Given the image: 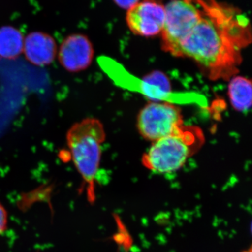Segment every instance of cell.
<instances>
[{"mask_svg":"<svg viewBox=\"0 0 252 252\" xmlns=\"http://www.w3.org/2000/svg\"><path fill=\"white\" fill-rule=\"evenodd\" d=\"M200 11L198 23L172 56L193 60L212 80H230L239 72L242 50L228 28Z\"/></svg>","mask_w":252,"mask_h":252,"instance_id":"cell-1","label":"cell"},{"mask_svg":"<svg viewBox=\"0 0 252 252\" xmlns=\"http://www.w3.org/2000/svg\"><path fill=\"white\" fill-rule=\"evenodd\" d=\"M103 124L87 118L74 124L67 131V143L72 161L86 186L90 203L95 199L94 180L100 165L102 145L105 141Z\"/></svg>","mask_w":252,"mask_h":252,"instance_id":"cell-2","label":"cell"},{"mask_svg":"<svg viewBox=\"0 0 252 252\" xmlns=\"http://www.w3.org/2000/svg\"><path fill=\"white\" fill-rule=\"evenodd\" d=\"M205 142V135L200 127L183 125L170 135L154 142L142 156V164L158 173L177 171L200 150Z\"/></svg>","mask_w":252,"mask_h":252,"instance_id":"cell-3","label":"cell"},{"mask_svg":"<svg viewBox=\"0 0 252 252\" xmlns=\"http://www.w3.org/2000/svg\"><path fill=\"white\" fill-rule=\"evenodd\" d=\"M165 9L162 48L173 55L181 41L198 23L201 11L193 0H170Z\"/></svg>","mask_w":252,"mask_h":252,"instance_id":"cell-4","label":"cell"},{"mask_svg":"<svg viewBox=\"0 0 252 252\" xmlns=\"http://www.w3.org/2000/svg\"><path fill=\"white\" fill-rule=\"evenodd\" d=\"M183 125L182 111L170 102H149L137 116V130L143 138L152 142L170 135Z\"/></svg>","mask_w":252,"mask_h":252,"instance_id":"cell-5","label":"cell"},{"mask_svg":"<svg viewBox=\"0 0 252 252\" xmlns=\"http://www.w3.org/2000/svg\"><path fill=\"white\" fill-rule=\"evenodd\" d=\"M165 19V6L158 0L139 1L126 15L130 31L137 35L147 37L161 33Z\"/></svg>","mask_w":252,"mask_h":252,"instance_id":"cell-6","label":"cell"},{"mask_svg":"<svg viewBox=\"0 0 252 252\" xmlns=\"http://www.w3.org/2000/svg\"><path fill=\"white\" fill-rule=\"evenodd\" d=\"M58 57L60 64L67 72H81L89 68L93 62L94 46L86 34H71L63 39Z\"/></svg>","mask_w":252,"mask_h":252,"instance_id":"cell-7","label":"cell"},{"mask_svg":"<svg viewBox=\"0 0 252 252\" xmlns=\"http://www.w3.org/2000/svg\"><path fill=\"white\" fill-rule=\"evenodd\" d=\"M23 53L27 61L34 65H49L58 54L57 43L48 33L32 32L24 37Z\"/></svg>","mask_w":252,"mask_h":252,"instance_id":"cell-8","label":"cell"},{"mask_svg":"<svg viewBox=\"0 0 252 252\" xmlns=\"http://www.w3.org/2000/svg\"><path fill=\"white\" fill-rule=\"evenodd\" d=\"M228 96L232 107L243 112L252 106V81L241 76H234L230 79L228 85Z\"/></svg>","mask_w":252,"mask_h":252,"instance_id":"cell-9","label":"cell"},{"mask_svg":"<svg viewBox=\"0 0 252 252\" xmlns=\"http://www.w3.org/2000/svg\"><path fill=\"white\" fill-rule=\"evenodd\" d=\"M24 36L19 29L13 26L0 28V56L4 59H16L23 53Z\"/></svg>","mask_w":252,"mask_h":252,"instance_id":"cell-10","label":"cell"},{"mask_svg":"<svg viewBox=\"0 0 252 252\" xmlns=\"http://www.w3.org/2000/svg\"><path fill=\"white\" fill-rule=\"evenodd\" d=\"M8 223V215L4 206L0 203V234L4 233Z\"/></svg>","mask_w":252,"mask_h":252,"instance_id":"cell-11","label":"cell"},{"mask_svg":"<svg viewBox=\"0 0 252 252\" xmlns=\"http://www.w3.org/2000/svg\"><path fill=\"white\" fill-rule=\"evenodd\" d=\"M114 1L119 7L123 8V9H130L132 6L137 4L140 1V0H114Z\"/></svg>","mask_w":252,"mask_h":252,"instance_id":"cell-12","label":"cell"}]
</instances>
